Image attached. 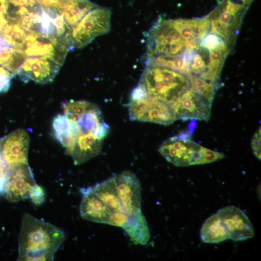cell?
<instances>
[{
	"label": "cell",
	"mask_w": 261,
	"mask_h": 261,
	"mask_svg": "<svg viewBox=\"0 0 261 261\" xmlns=\"http://www.w3.org/2000/svg\"><path fill=\"white\" fill-rule=\"evenodd\" d=\"M64 240V232L56 226L25 214L18 237L17 260L53 261Z\"/></svg>",
	"instance_id": "6da1fadb"
},
{
	"label": "cell",
	"mask_w": 261,
	"mask_h": 261,
	"mask_svg": "<svg viewBox=\"0 0 261 261\" xmlns=\"http://www.w3.org/2000/svg\"><path fill=\"white\" fill-rule=\"evenodd\" d=\"M138 85L148 94L168 104L191 87L188 75L155 66H146Z\"/></svg>",
	"instance_id": "7a4b0ae2"
},
{
	"label": "cell",
	"mask_w": 261,
	"mask_h": 261,
	"mask_svg": "<svg viewBox=\"0 0 261 261\" xmlns=\"http://www.w3.org/2000/svg\"><path fill=\"white\" fill-rule=\"evenodd\" d=\"M159 153L176 166L204 164L222 159V153L203 147L192 141L190 133H181L164 141Z\"/></svg>",
	"instance_id": "3957f363"
},
{
	"label": "cell",
	"mask_w": 261,
	"mask_h": 261,
	"mask_svg": "<svg viewBox=\"0 0 261 261\" xmlns=\"http://www.w3.org/2000/svg\"><path fill=\"white\" fill-rule=\"evenodd\" d=\"M131 120L169 125L176 119L170 105L149 94L139 85L133 89L129 104Z\"/></svg>",
	"instance_id": "277c9868"
},
{
	"label": "cell",
	"mask_w": 261,
	"mask_h": 261,
	"mask_svg": "<svg viewBox=\"0 0 261 261\" xmlns=\"http://www.w3.org/2000/svg\"><path fill=\"white\" fill-rule=\"evenodd\" d=\"M111 12L108 8L97 6L88 11L71 28L72 47L81 48L97 37L107 33L111 29Z\"/></svg>",
	"instance_id": "5b68a950"
},
{
	"label": "cell",
	"mask_w": 261,
	"mask_h": 261,
	"mask_svg": "<svg viewBox=\"0 0 261 261\" xmlns=\"http://www.w3.org/2000/svg\"><path fill=\"white\" fill-rule=\"evenodd\" d=\"M212 104L190 87L169 104L176 120L207 121L211 116Z\"/></svg>",
	"instance_id": "8992f818"
},
{
	"label": "cell",
	"mask_w": 261,
	"mask_h": 261,
	"mask_svg": "<svg viewBox=\"0 0 261 261\" xmlns=\"http://www.w3.org/2000/svg\"><path fill=\"white\" fill-rule=\"evenodd\" d=\"M229 239L243 241L254 235L253 225L245 213L234 206H228L217 212Z\"/></svg>",
	"instance_id": "52a82bcc"
},
{
	"label": "cell",
	"mask_w": 261,
	"mask_h": 261,
	"mask_svg": "<svg viewBox=\"0 0 261 261\" xmlns=\"http://www.w3.org/2000/svg\"><path fill=\"white\" fill-rule=\"evenodd\" d=\"M118 197L123 210L129 216L140 208L141 188L134 174L124 171L113 176Z\"/></svg>",
	"instance_id": "ba28073f"
},
{
	"label": "cell",
	"mask_w": 261,
	"mask_h": 261,
	"mask_svg": "<svg viewBox=\"0 0 261 261\" xmlns=\"http://www.w3.org/2000/svg\"><path fill=\"white\" fill-rule=\"evenodd\" d=\"M35 184L28 163L21 164L12 169L2 193L8 201L17 202L29 197L30 189Z\"/></svg>",
	"instance_id": "9c48e42d"
},
{
	"label": "cell",
	"mask_w": 261,
	"mask_h": 261,
	"mask_svg": "<svg viewBox=\"0 0 261 261\" xmlns=\"http://www.w3.org/2000/svg\"><path fill=\"white\" fill-rule=\"evenodd\" d=\"M2 156L11 168L28 163L29 136L26 130L18 129L0 138Z\"/></svg>",
	"instance_id": "30bf717a"
},
{
	"label": "cell",
	"mask_w": 261,
	"mask_h": 261,
	"mask_svg": "<svg viewBox=\"0 0 261 261\" xmlns=\"http://www.w3.org/2000/svg\"><path fill=\"white\" fill-rule=\"evenodd\" d=\"M61 66L47 58L27 57L17 74L24 82L46 84L52 81Z\"/></svg>",
	"instance_id": "8fae6325"
},
{
	"label": "cell",
	"mask_w": 261,
	"mask_h": 261,
	"mask_svg": "<svg viewBox=\"0 0 261 261\" xmlns=\"http://www.w3.org/2000/svg\"><path fill=\"white\" fill-rule=\"evenodd\" d=\"M82 198L80 204L81 217L86 220L107 224L112 211L92 191L91 187L80 189Z\"/></svg>",
	"instance_id": "7c38bea8"
},
{
	"label": "cell",
	"mask_w": 261,
	"mask_h": 261,
	"mask_svg": "<svg viewBox=\"0 0 261 261\" xmlns=\"http://www.w3.org/2000/svg\"><path fill=\"white\" fill-rule=\"evenodd\" d=\"M102 141L92 133L80 132L71 154L74 164H82L99 155Z\"/></svg>",
	"instance_id": "4fadbf2b"
},
{
	"label": "cell",
	"mask_w": 261,
	"mask_h": 261,
	"mask_svg": "<svg viewBox=\"0 0 261 261\" xmlns=\"http://www.w3.org/2000/svg\"><path fill=\"white\" fill-rule=\"evenodd\" d=\"M52 125L57 139L65 148L67 154L71 155L80 133L77 125L64 115L61 114L55 116Z\"/></svg>",
	"instance_id": "5bb4252c"
},
{
	"label": "cell",
	"mask_w": 261,
	"mask_h": 261,
	"mask_svg": "<svg viewBox=\"0 0 261 261\" xmlns=\"http://www.w3.org/2000/svg\"><path fill=\"white\" fill-rule=\"evenodd\" d=\"M121 227L135 244L144 246L150 240L149 228L140 208Z\"/></svg>",
	"instance_id": "9a60e30c"
},
{
	"label": "cell",
	"mask_w": 261,
	"mask_h": 261,
	"mask_svg": "<svg viewBox=\"0 0 261 261\" xmlns=\"http://www.w3.org/2000/svg\"><path fill=\"white\" fill-rule=\"evenodd\" d=\"M97 6L89 0H60L58 7L65 21L71 28L88 11Z\"/></svg>",
	"instance_id": "2e32d148"
},
{
	"label": "cell",
	"mask_w": 261,
	"mask_h": 261,
	"mask_svg": "<svg viewBox=\"0 0 261 261\" xmlns=\"http://www.w3.org/2000/svg\"><path fill=\"white\" fill-rule=\"evenodd\" d=\"M91 188L101 200L112 211L125 212L122 207L113 177Z\"/></svg>",
	"instance_id": "e0dca14e"
},
{
	"label": "cell",
	"mask_w": 261,
	"mask_h": 261,
	"mask_svg": "<svg viewBox=\"0 0 261 261\" xmlns=\"http://www.w3.org/2000/svg\"><path fill=\"white\" fill-rule=\"evenodd\" d=\"M202 241L205 243H218L229 239L217 213L208 217L203 223L201 231Z\"/></svg>",
	"instance_id": "ac0fdd59"
},
{
	"label": "cell",
	"mask_w": 261,
	"mask_h": 261,
	"mask_svg": "<svg viewBox=\"0 0 261 261\" xmlns=\"http://www.w3.org/2000/svg\"><path fill=\"white\" fill-rule=\"evenodd\" d=\"M26 58L23 50L18 47L12 46L0 50V64L15 75Z\"/></svg>",
	"instance_id": "d6986e66"
},
{
	"label": "cell",
	"mask_w": 261,
	"mask_h": 261,
	"mask_svg": "<svg viewBox=\"0 0 261 261\" xmlns=\"http://www.w3.org/2000/svg\"><path fill=\"white\" fill-rule=\"evenodd\" d=\"M188 77L191 87L212 103L217 87L213 84L197 76L191 74L188 75Z\"/></svg>",
	"instance_id": "ffe728a7"
},
{
	"label": "cell",
	"mask_w": 261,
	"mask_h": 261,
	"mask_svg": "<svg viewBox=\"0 0 261 261\" xmlns=\"http://www.w3.org/2000/svg\"><path fill=\"white\" fill-rule=\"evenodd\" d=\"M14 75L15 74L0 64V93L8 90L11 79Z\"/></svg>",
	"instance_id": "44dd1931"
},
{
	"label": "cell",
	"mask_w": 261,
	"mask_h": 261,
	"mask_svg": "<svg viewBox=\"0 0 261 261\" xmlns=\"http://www.w3.org/2000/svg\"><path fill=\"white\" fill-rule=\"evenodd\" d=\"M129 216L123 211L113 212L107 224L121 227L129 219Z\"/></svg>",
	"instance_id": "7402d4cb"
},
{
	"label": "cell",
	"mask_w": 261,
	"mask_h": 261,
	"mask_svg": "<svg viewBox=\"0 0 261 261\" xmlns=\"http://www.w3.org/2000/svg\"><path fill=\"white\" fill-rule=\"evenodd\" d=\"M44 194L42 187L35 184L30 189L29 197L36 205H39L44 201Z\"/></svg>",
	"instance_id": "603a6c76"
},
{
	"label": "cell",
	"mask_w": 261,
	"mask_h": 261,
	"mask_svg": "<svg viewBox=\"0 0 261 261\" xmlns=\"http://www.w3.org/2000/svg\"><path fill=\"white\" fill-rule=\"evenodd\" d=\"M253 151L256 156L261 159V128L254 135L251 142Z\"/></svg>",
	"instance_id": "cb8c5ba5"
},
{
	"label": "cell",
	"mask_w": 261,
	"mask_h": 261,
	"mask_svg": "<svg viewBox=\"0 0 261 261\" xmlns=\"http://www.w3.org/2000/svg\"><path fill=\"white\" fill-rule=\"evenodd\" d=\"M1 139H0V176L6 180L9 177L12 169L3 159L0 151Z\"/></svg>",
	"instance_id": "d4e9b609"
},
{
	"label": "cell",
	"mask_w": 261,
	"mask_h": 261,
	"mask_svg": "<svg viewBox=\"0 0 261 261\" xmlns=\"http://www.w3.org/2000/svg\"><path fill=\"white\" fill-rule=\"evenodd\" d=\"M6 179L0 176V193H2Z\"/></svg>",
	"instance_id": "484cf974"
}]
</instances>
